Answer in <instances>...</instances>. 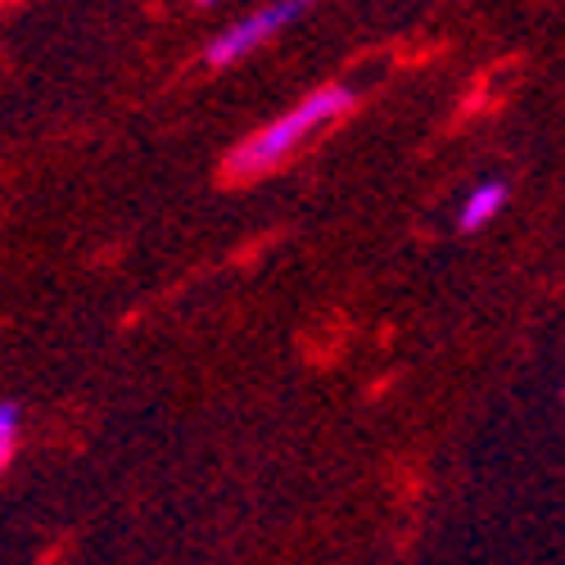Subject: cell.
<instances>
[{
  "mask_svg": "<svg viewBox=\"0 0 565 565\" xmlns=\"http://www.w3.org/2000/svg\"><path fill=\"white\" fill-rule=\"evenodd\" d=\"M502 209H507V181H484V185H476V191L466 195V204L457 209V226H461V231H480V226H489Z\"/></svg>",
  "mask_w": 565,
  "mask_h": 565,
  "instance_id": "cell-3",
  "label": "cell"
},
{
  "mask_svg": "<svg viewBox=\"0 0 565 565\" xmlns=\"http://www.w3.org/2000/svg\"><path fill=\"white\" fill-rule=\"evenodd\" d=\"M19 426H23V416L14 403H0V470H6L14 461V448H19Z\"/></svg>",
  "mask_w": 565,
  "mask_h": 565,
  "instance_id": "cell-4",
  "label": "cell"
},
{
  "mask_svg": "<svg viewBox=\"0 0 565 565\" xmlns=\"http://www.w3.org/2000/svg\"><path fill=\"white\" fill-rule=\"evenodd\" d=\"M312 10V0H271V6H263L258 14L241 19V23H231L222 36L209 41V51H204V64L209 68H231V64H241L245 55H254L258 45H267L271 36H280L295 19H303Z\"/></svg>",
  "mask_w": 565,
  "mask_h": 565,
  "instance_id": "cell-2",
  "label": "cell"
},
{
  "mask_svg": "<svg viewBox=\"0 0 565 565\" xmlns=\"http://www.w3.org/2000/svg\"><path fill=\"white\" fill-rule=\"evenodd\" d=\"M353 90L349 86H321L312 96H303L295 109H286L280 118H271L267 127H258L254 136H245L241 146L226 154V177L231 181H258L276 168H286L317 131H326L331 122H340L344 114H353Z\"/></svg>",
  "mask_w": 565,
  "mask_h": 565,
  "instance_id": "cell-1",
  "label": "cell"
},
{
  "mask_svg": "<svg viewBox=\"0 0 565 565\" xmlns=\"http://www.w3.org/2000/svg\"><path fill=\"white\" fill-rule=\"evenodd\" d=\"M200 6H217V0H200Z\"/></svg>",
  "mask_w": 565,
  "mask_h": 565,
  "instance_id": "cell-5",
  "label": "cell"
}]
</instances>
